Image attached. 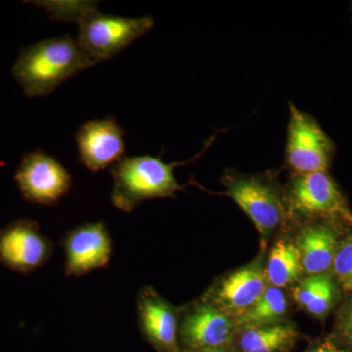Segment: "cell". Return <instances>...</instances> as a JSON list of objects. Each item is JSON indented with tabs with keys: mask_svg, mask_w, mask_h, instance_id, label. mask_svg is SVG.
Masks as SVG:
<instances>
[{
	"mask_svg": "<svg viewBox=\"0 0 352 352\" xmlns=\"http://www.w3.org/2000/svg\"><path fill=\"white\" fill-rule=\"evenodd\" d=\"M212 136L204 149L189 161L166 164L161 157L144 156L122 157L111 168L113 179V206L124 212L135 210L143 201L155 198H175L176 192L184 190V185L176 180V166H183L203 156L212 146Z\"/></svg>",
	"mask_w": 352,
	"mask_h": 352,
	"instance_id": "7a4b0ae2",
	"label": "cell"
},
{
	"mask_svg": "<svg viewBox=\"0 0 352 352\" xmlns=\"http://www.w3.org/2000/svg\"><path fill=\"white\" fill-rule=\"evenodd\" d=\"M233 323L214 305L196 303L186 309L180 324L183 344L192 351L226 346L232 338Z\"/></svg>",
	"mask_w": 352,
	"mask_h": 352,
	"instance_id": "8fae6325",
	"label": "cell"
},
{
	"mask_svg": "<svg viewBox=\"0 0 352 352\" xmlns=\"http://www.w3.org/2000/svg\"><path fill=\"white\" fill-rule=\"evenodd\" d=\"M52 248L32 219L15 220L0 230V263L15 272L29 274L43 267L52 256Z\"/></svg>",
	"mask_w": 352,
	"mask_h": 352,
	"instance_id": "ba28073f",
	"label": "cell"
},
{
	"mask_svg": "<svg viewBox=\"0 0 352 352\" xmlns=\"http://www.w3.org/2000/svg\"><path fill=\"white\" fill-rule=\"evenodd\" d=\"M298 247L303 271L324 274L333 265L338 248V234L327 224H310L300 231Z\"/></svg>",
	"mask_w": 352,
	"mask_h": 352,
	"instance_id": "5bb4252c",
	"label": "cell"
},
{
	"mask_svg": "<svg viewBox=\"0 0 352 352\" xmlns=\"http://www.w3.org/2000/svg\"><path fill=\"white\" fill-rule=\"evenodd\" d=\"M302 271L298 247L289 241H278L268 258L265 272L267 281L275 288H285L298 281Z\"/></svg>",
	"mask_w": 352,
	"mask_h": 352,
	"instance_id": "e0dca14e",
	"label": "cell"
},
{
	"mask_svg": "<svg viewBox=\"0 0 352 352\" xmlns=\"http://www.w3.org/2000/svg\"><path fill=\"white\" fill-rule=\"evenodd\" d=\"M195 352H231L227 349L226 346L217 347V349H201V351H196Z\"/></svg>",
	"mask_w": 352,
	"mask_h": 352,
	"instance_id": "603a6c76",
	"label": "cell"
},
{
	"mask_svg": "<svg viewBox=\"0 0 352 352\" xmlns=\"http://www.w3.org/2000/svg\"><path fill=\"white\" fill-rule=\"evenodd\" d=\"M287 307L288 302L282 289L271 287L266 289L258 302L248 311L236 318V326L245 330L278 323L286 314Z\"/></svg>",
	"mask_w": 352,
	"mask_h": 352,
	"instance_id": "ac0fdd59",
	"label": "cell"
},
{
	"mask_svg": "<svg viewBox=\"0 0 352 352\" xmlns=\"http://www.w3.org/2000/svg\"><path fill=\"white\" fill-rule=\"evenodd\" d=\"M265 272L258 263L250 264L227 276L215 289L212 302L227 315L238 318L266 291Z\"/></svg>",
	"mask_w": 352,
	"mask_h": 352,
	"instance_id": "4fadbf2b",
	"label": "cell"
},
{
	"mask_svg": "<svg viewBox=\"0 0 352 352\" xmlns=\"http://www.w3.org/2000/svg\"><path fill=\"white\" fill-rule=\"evenodd\" d=\"M15 180L25 201L43 206L56 205L73 184L68 170L58 160L41 150L28 153L22 157Z\"/></svg>",
	"mask_w": 352,
	"mask_h": 352,
	"instance_id": "52a82bcc",
	"label": "cell"
},
{
	"mask_svg": "<svg viewBox=\"0 0 352 352\" xmlns=\"http://www.w3.org/2000/svg\"><path fill=\"white\" fill-rule=\"evenodd\" d=\"M285 166L294 175L327 171L335 154V146L309 113L289 103Z\"/></svg>",
	"mask_w": 352,
	"mask_h": 352,
	"instance_id": "5b68a950",
	"label": "cell"
},
{
	"mask_svg": "<svg viewBox=\"0 0 352 352\" xmlns=\"http://www.w3.org/2000/svg\"><path fill=\"white\" fill-rule=\"evenodd\" d=\"M36 6L50 13L54 21L76 22L78 24L87 14L97 9L94 1H36Z\"/></svg>",
	"mask_w": 352,
	"mask_h": 352,
	"instance_id": "d6986e66",
	"label": "cell"
},
{
	"mask_svg": "<svg viewBox=\"0 0 352 352\" xmlns=\"http://www.w3.org/2000/svg\"><path fill=\"white\" fill-rule=\"evenodd\" d=\"M286 203L293 214L352 226V212L346 198L327 171L295 175Z\"/></svg>",
	"mask_w": 352,
	"mask_h": 352,
	"instance_id": "8992f818",
	"label": "cell"
},
{
	"mask_svg": "<svg viewBox=\"0 0 352 352\" xmlns=\"http://www.w3.org/2000/svg\"><path fill=\"white\" fill-rule=\"evenodd\" d=\"M96 65L69 34L23 48L12 74L29 98L50 94L72 76Z\"/></svg>",
	"mask_w": 352,
	"mask_h": 352,
	"instance_id": "6da1fadb",
	"label": "cell"
},
{
	"mask_svg": "<svg viewBox=\"0 0 352 352\" xmlns=\"http://www.w3.org/2000/svg\"><path fill=\"white\" fill-rule=\"evenodd\" d=\"M298 332L292 324L278 322L245 329L240 337L243 352H283L295 344Z\"/></svg>",
	"mask_w": 352,
	"mask_h": 352,
	"instance_id": "9a60e30c",
	"label": "cell"
},
{
	"mask_svg": "<svg viewBox=\"0 0 352 352\" xmlns=\"http://www.w3.org/2000/svg\"><path fill=\"white\" fill-rule=\"evenodd\" d=\"M124 135L126 132L115 118L106 117L85 122L76 134L80 162L91 171L112 168L124 157Z\"/></svg>",
	"mask_w": 352,
	"mask_h": 352,
	"instance_id": "30bf717a",
	"label": "cell"
},
{
	"mask_svg": "<svg viewBox=\"0 0 352 352\" xmlns=\"http://www.w3.org/2000/svg\"><path fill=\"white\" fill-rule=\"evenodd\" d=\"M339 328L342 337L352 346V298L342 312Z\"/></svg>",
	"mask_w": 352,
	"mask_h": 352,
	"instance_id": "44dd1931",
	"label": "cell"
},
{
	"mask_svg": "<svg viewBox=\"0 0 352 352\" xmlns=\"http://www.w3.org/2000/svg\"><path fill=\"white\" fill-rule=\"evenodd\" d=\"M332 266L333 274L342 288L352 293V238L338 248Z\"/></svg>",
	"mask_w": 352,
	"mask_h": 352,
	"instance_id": "ffe728a7",
	"label": "cell"
},
{
	"mask_svg": "<svg viewBox=\"0 0 352 352\" xmlns=\"http://www.w3.org/2000/svg\"><path fill=\"white\" fill-rule=\"evenodd\" d=\"M307 352H344L340 351L337 346H333L331 342H324L320 346L314 347V349H310Z\"/></svg>",
	"mask_w": 352,
	"mask_h": 352,
	"instance_id": "7402d4cb",
	"label": "cell"
},
{
	"mask_svg": "<svg viewBox=\"0 0 352 352\" xmlns=\"http://www.w3.org/2000/svg\"><path fill=\"white\" fill-rule=\"evenodd\" d=\"M62 245L67 276L80 277L106 267L112 258V239L101 221L76 227L65 235Z\"/></svg>",
	"mask_w": 352,
	"mask_h": 352,
	"instance_id": "9c48e42d",
	"label": "cell"
},
{
	"mask_svg": "<svg viewBox=\"0 0 352 352\" xmlns=\"http://www.w3.org/2000/svg\"><path fill=\"white\" fill-rule=\"evenodd\" d=\"M78 45L95 63L111 59L151 31L154 20L150 16L124 18L99 12L87 14L80 22Z\"/></svg>",
	"mask_w": 352,
	"mask_h": 352,
	"instance_id": "277c9868",
	"label": "cell"
},
{
	"mask_svg": "<svg viewBox=\"0 0 352 352\" xmlns=\"http://www.w3.org/2000/svg\"><path fill=\"white\" fill-rule=\"evenodd\" d=\"M294 298L310 314L324 317L330 311L337 298V287L329 274L312 275L293 289Z\"/></svg>",
	"mask_w": 352,
	"mask_h": 352,
	"instance_id": "2e32d148",
	"label": "cell"
},
{
	"mask_svg": "<svg viewBox=\"0 0 352 352\" xmlns=\"http://www.w3.org/2000/svg\"><path fill=\"white\" fill-rule=\"evenodd\" d=\"M139 326L146 339L161 352H180L178 347V315L151 287H145L138 295Z\"/></svg>",
	"mask_w": 352,
	"mask_h": 352,
	"instance_id": "7c38bea8",
	"label": "cell"
},
{
	"mask_svg": "<svg viewBox=\"0 0 352 352\" xmlns=\"http://www.w3.org/2000/svg\"><path fill=\"white\" fill-rule=\"evenodd\" d=\"M223 184L226 195L233 199L258 228L261 247L265 249L271 233L281 226L288 210L272 176L227 170Z\"/></svg>",
	"mask_w": 352,
	"mask_h": 352,
	"instance_id": "3957f363",
	"label": "cell"
}]
</instances>
